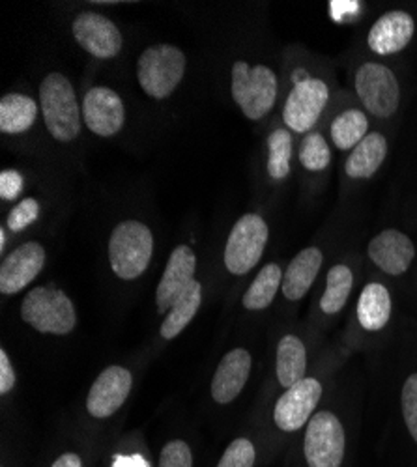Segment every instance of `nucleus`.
<instances>
[{
    "instance_id": "1",
    "label": "nucleus",
    "mask_w": 417,
    "mask_h": 467,
    "mask_svg": "<svg viewBox=\"0 0 417 467\" xmlns=\"http://www.w3.org/2000/svg\"><path fill=\"white\" fill-rule=\"evenodd\" d=\"M347 445L345 422L329 410L317 411L303 428L301 456L306 467H343Z\"/></svg>"
},
{
    "instance_id": "2",
    "label": "nucleus",
    "mask_w": 417,
    "mask_h": 467,
    "mask_svg": "<svg viewBox=\"0 0 417 467\" xmlns=\"http://www.w3.org/2000/svg\"><path fill=\"white\" fill-rule=\"evenodd\" d=\"M154 253L151 230L139 221H124L110 234L109 262L115 275L124 281L141 277Z\"/></svg>"
},
{
    "instance_id": "3",
    "label": "nucleus",
    "mask_w": 417,
    "mask_h": 467,
    "mask_svg": "<svg viewBox=\"0 0 417 467\" xmlns=\"http://www.w3.org/2000/svg\"><path fill=\"white\" fill-rule=\"evenodd\" d=\"M40 99L46 126L57 140L69 142L79 135L83 109H79L68 77L62 73H49L42 81Z\"/></svg>"
},
{
    "instance_id": "4",
    "label": "nucleus",
    "mask_w": 417,
    "mask_h": 467,
    "mask_svg": "<svg viewBox=\"0 0 417 467\" xmlns=\"http://www.w3.org/2000/svg\"><path fill=\"white\" fill-rule=\"evenodd\" d=\"M277 75L268 66H249L242 60L233 64V98L249 120H260L277 101Z\"/></svg>"
},
{
    "instance_id": "5",
    "label": "nucleus",
    "mask_w": 417,
    "mask_h": 467,
    "mask_svg": "<svg viewBox=\"0 0 417 467\" xmlns=\"http://www.w3.org/2000/svg\"><path fill=\"white\" fill-rule=\"evenodd\" d=\"M21 318L36 331L47 335H68L78 324L71 299L53 286L30 290L21 305Z\"/></svg>"
},
{
    "instance_id": "6",
    "label": "nucleus",
    "mask_w": 417,
    "mask_h": 467,
    "mask_svg": "<svg viewBox=\"0 0 417 467\" xmlns=\"http://www.w3.org/2000/svg\"><path fill=\"white\" fill-rule=\"evenodd\" d=\"M185 55L169 44L151 46L139 57L137 79L146 96L169 98L183 79Z\"/></svg>"
},
{
    "instance_id": "7",
    "label": "nucleus",
    "mask_w": 417,
    "mask_h": 467,
    "mask_svg": "<svg viewBox=\"0 0 417 467\" xmlns=\"http://www.w3.org/2000/svg\"><path fill=\"white\" fill-rule=\"evenodd\" d=\"M356 94L376 119H390L401 105V85L395 73L381 62H365L356 71Z\"/></svg>"
},
{
    "instance_id": "8",
    "label": "nucleus",
    "mask_w": 417,
    "mask_h": 467,
    "mask_svg": "<svg viewBox=\"0 0 417 467\" xmlns=\"http://www.w3.org/2000/svg\"><path fill=\"white\" fill-rule=\"evenodd\" d=\"M270 230L256 213H247L236 221L224 247V265L233 275H245L258 264L266 249Z\"/></svg>"
},
{
    "instance_id": "9",
    "label": "nucleus",
    "mask_w": 417,
    "mask_h": 467,
    "mask_svg": "<svg viewBox=\"0 0 417 467\" xmlns=\"http://www.w3.org/2000/svg\"><path fill=\"white\" fill-rule=\"evenodd\" d=\"M324 395V385L320 379L308 376L277 399L274 410V420L281 432L294 434L303 431L317 413V408Z\"/></svg>"
},
{
    "instance_id": "10",
    "label": "nucleus",
    "mask_w": 417,
    "mask_h": 467,
    "mask_svg": "<svg viewBox=\"0 0 417 467\" xmlns=\"http://www.w3.org/2000/svg\"><path fill=\"white\" fill-rule=\"evenodd\" d=\"M328 99L329 88L326 81L317 77H306L303 81L294 83L283 107L285 126L296 133H311L320 120Z\"/></svg>"
},
{
    "instance_id": "11",
    "label": "nucleus",
    "mask_w": 417,
    "mask_h": 467,
    "mask_svg": "<svg viewBox=\"0 0 417 467\" xmlns=\"http://www.w3.org/2000/svg\"><path fill=\"white\" fill-rule=\"evenodd\" d=\"M71 32L87 53L101 60L115 58L124 44L119 26L96 12H83L75 17Z\"/></svg>"
},
{
    "instance_id": "12",
    "label": "nucleus",
    "mask_w": 417,
    "mask_h": 467,
    "mask_svg": "<svg viewBox=\"0 0 417 467\" xmlns=\"http://www.w3.org/2000/svg\"><path fill=\"white\" fill-rule=\"evenodd\" d=\"M370 262L386 275L401 277L408 274L415 260V244L397 228H386L370 240L367 247Z\"/></svg>"
},
{
    "instance_id": "13",
    "label": "nucleus",
    "mask_w": 417,
    "mask_h": 467,
    "mask_svg": "<svg viewBox=\"0 0 417 467\" xmlns=\"http://www.w3.org/2000/svg\"><path fill=\"white\" fill-rule=\"evenodd\" d=\"M83 122L99 137L117 135L126 122L122 98L107 87L90 88L83 101Z\"/></svg>"
},
{
    "instance_id": "14",
    "label": "nucleus",
    "mask_w": 417,
    "mask_h": 467,
    "mask_svg": "<svg viewBox=\"0 0 417 467\" xmlns=\"http://www.w3.org/2000/svg\"><path fill=\"white\" fill-rule=\"evenodd\" d=\"M131 385L133 378L128 368L117 365L105 368L96 378L89 393V413L96 419H107L110 415H115L128 400V395L131 393Z\"/></svg>"
},
{
    "instance_id": "15",
    "label": "nucleus",
    "mask_w": 417,
    "mask_h": 467,
    "mask_svg": "<svg viewBox=\"0 0 417 467\" xmlns=\"http://www.w3.org/2000/svg\"><path fill=\"white\" fill-rule=\"evenodd\" d=\"M46 265V249L42 244L28 242L12 254H8L0 265V292L12 296L25 290Z\"/></svg>"
},
{
    "instance_id": "16",
    "label": "nucleus",
    "mask_w": 417,
    "mask_h": 467,
    "mask_svg": "<svg viewBox=\"0 0 417 467\" xmlns=\"http://www.w3.org/2000/svg\"><path fill=\"white\" fill-rule=\"evenodd\" d=\"M195 267L197 258L189 245H180L171 253L163 277L156 290V305L160 313H169L176 299L195 281Z\"/></svg>"
},
{
    "instance_id": "17",
    "label": "nucleus",
    "mask_w": 417,
    "mask_h": 467,
    "mask_svg": "<svg viewBox=\"0 0 417 467\" xmlns=\"http://www.w3.org/2000/svg\"><path fill=\"white\" fill-rule=\"evenodd\" d=\"M415 34V21L408 12L393 10L376 19L367 34V46L372 53L388 57L402 51Z\"/></svg>"
},
{
    "instance_id": "18",
    "label": "nucleus",
    "mask_w": 417,
    "mask_h": 467,
    "mask_svg": "<svg viewBox=\"0 0 417 467\" xmlns=\"http://www.w3.org/2000/svg\"><path fill=\"white\" fill-rule=\"evenodd\" d=\"M251 372V356L247 349L236 348L226 354L212 379V397L217 404H231L244 391Z\"/></svg>"
},
{
    "instance_id": "19",
    "label": "nucleus",
    "mask_w": 417,
    "mask_h": 467,
    "mask_svg": "<svg viewBox=\"0 0 417 467\" xmlns=\"http://www.w3.org/2000/svg\"><path fill=\"white\" fill-rule=\"evenodd\" d=\"M324 265V253L318 247H308L299 251L288 264L283 275V296L287 301H301L315 285Z\"/></svg>"
},
{
    "instance_id": "20",
    "label": "nucleus",
    "mask_w": 417,
    "mask_h": 467,
    "mask_svg": "<svg viewBox=\"0 0 417 467\" xmlns=\"http://www.w3.org/2000/svg\"><path fill=\"white\" fill-rule=\"evenodd\" d=\"M393 313V299L386 285L369 283L363 286L358 305H356V320L360 327L367 333H378L388 327Z\"/></svg>"
},
{
    "instance_id": "21",
    "label": "nucleus",
    "mask_w": 417,
    "mask_h": 467,
    "mask_svg": "<svg viewBox=\"0 0 417 467\" xmlns=\"http://www.w3.org/2000/svg\"><path fill=\"white\" fill-rule=\"evenodd\" d=\"M388 155V139L378 133L370 131L347 158L345 172L352 180H369L372 178L378 169L382 167Z\"/></svg>"
},
{
    "instance_id": "22",
    "label": "nucleus",
    "mask_w": 417,
    "mask_h": 467,
    "mask_svg": "<svg viewBox=\"0 0 417 467\" xmlns=\"http://www.w3.org/2000/svg\"><path fill=\"white\" fill-rule=\"evenodd\" d=\"M276 376L285 391L308 378V348L297 335H285L279 340L276 352Z\"/></svg>"
},
{
    "instance_id": "23",
    "label": "nucleus",
    "mask_w": 417,
    "mask_h": 467,
    "mask_svg": "<svg viewBox=\"0 0 417 467\" xmlns=\"http://www.w3.org/2000/svg\"><path fill=\"white\" fill-rule=\"evenodd\" d=\"M354 290V271L347 264H335L326 275V286L318 301V308L324 317H337L350 299Z\"/></svg>"
},
{
    "instance_id": "24",
    "label": "nucleus",
    "mask_w": 417,
    "mask_h": 467,
    "mask_svg": "<svg viewBox=\"0 0 417 467\" xmlns=\"http://www.w3.org/2000/svg\"><path fill=\"white\" fill-rule=\"evenodd\" d=\"M37 119V103L25 94H6L0 101V131L17 135L28 131Z\"/></svg>"
},
{
    "instance_id": "25",
    "label": "nucleus",
    "mask_w": 417,
    "mask_h": 467,
    "mask_svg": "<svg viewBox=\"0 0 417 467\" xmlns=\"http://www.w3.org/2000/svg\"><path fill=\"white\" fill-rule=\"evenodd\" d=\"M201 301H203V286L199 281H193L171 306L165 322L162 324V337L167 340L176 338L189 324H192V320L199 313Z\"/></svg>"
},
{
    "instance_id": "26",
    "label": "nucleus",
    "mask_w": 417,
    "mask_h": 467,
    "mask_svg": "<svg viewBox=\"0 0 417 467\" xmlns=\"http://www.w3.org/2000/svg\"><path fill=\"white\" fill-rule=\"evenodd\" d=\"M331 142L340 151H352L369 135V119L360 109L337 114L329 126Z\"/></svg>"
},
{
    "instance_id": "27",
    "label": "nucleus",
    "mask_w": 417,
    "mask_h": 467,
    "mask_svg": "<svg viewBox=\"0 0 417 467\" xmlns=\"http://www.w3.org/2000/svg\"><path fill=\"white\" fill-rule=\"evenodd\" d=\"M283 275L279 264L270 262L264 265L244 296V306L249 310L268 308L283 285Z\"/></svg>"
},
{
    "instance_id": "28",
    "label": "nucleus",
    "mask_w": 417,
    "mask_h": 467,
    "mask_svg": "<svg viewBox=\"0 0 417 467\" xmlns=\"http://www.w3.org/2000/svg\"><path fill=\"white\" fill-rule=\"evenodd\" d=\"M292 135L288 130H276L268 137V165L266 171L274 180H285L290 174Z\"/></svg>"
},
{
    "instance_id": "29",
    "label": "nucleus",
    "mask_w": 417,
    "mask_h": 467,
    "mask_svg": "<svg viewBox=\"0 0 417 467\" xmlns=\"http://www.w3.org/2000/svg\"><path fill=\"white\" fill-rule=\"evenodd\" d=\"M299 163L303 165V169H308L311 172H322L329 167L331 150L328 140L320 133L311 131L301 140Z\"/></svg>"
},
{
    "instance_id": "30",
    "label": "nucleus",
    "mask_w": 417,
    "mask_h": 467,
    "mask_svg": "<svg viewBox=\"0 0 417 467\" xmlns=\"http://www.w3.org/2000/svg\"><path fill=\"white\" fill-rule=\"evenodd\" d=\"M401 410L406 431L417 445V372L410 374L401 389Z\"/></svg>"
},
{
    "instance_id": "31",
    "label": "nucleus",
    "mask_w": 417,
    "mask_h": 467,
    "mask_svg": "<svg viewBox=\"0 0 417 467\" xmlns=\"http://www.w3.org/2000/svg\"><path fill=\"white\" fill-rule=\"evenodd\" d=\"M255 458H256L255 445L245 438H238L226 447L217 467H253Z\"/></svg>"
},
{
    "instance_id": "32",
    "label": "nucleus",
    "mask_w": 417,
    "mask_h": 467,
    "mask_svg": "<svg viewBox=\"0 0 417 467\" xmlns=\"http://www.w3.org/2000/svg\"><path fill=\"white\" fill-rule=\"evenodd\" d=\"M160 467H193L192 449L182 440L169 441L162 451Z\"/></svg>"
},
{
    "instance_id": "33",
    "label": "nucleus",
    "mask_w": 417,
    "mask_h": 467,
    "mask_svg": "<svg viewBox=\"0 0 417 467\" xmlns=\"http://www.w3.org/2000/svg\"><path fill=\"white\" fill-rule=\"evenodd\" d=\"M37 215H40V204L34 199H25L21 201L8 215V226L14 232H21L23 228H26L28 224H32Z\"/></svg>"
},
{
    "instance_id": "34",
    "label": "nucleus",
    "mask_w": 417,
    "mask_h": 467,
    "mask_svg": "<svg viewBox=\"0 0 417 467\" xmlns=\"http://www.w3.org/2000/svg\"><path fill=\"white\" fill-rule=\"evenodd\" d=\"M23 191V176L16 171H5L0 174V197L3 201H14Z\"/></svg>"
},
{
    "instance_id": "35",
    "label": "nucleus",
    "mask_w": 417,
    "mask_h": 467,
    "mask_svg": "<svg viewBox=\"0 0 417 467\" xmlns=\"http://www.w3.org/2000/svg\"><path fill=\"white\" fill-rule=\"evenodd\" d=\"M16 385V372L5 349H0V395H8Z\"/></svg>"
},
{
    "instance_id": "36",
    "label": "nucleus",
    "mask_w": 417,
    "mask_h": 467,
    "mask_svg": "<svg viewBox=\"0 0 417 467\" xmlns=\"http://www.w3.org/2000/svg\"><path fill=\"white\" fill-rule=\"evenodd\" d=\"M51 467H83V462H81V458L78 454L66 452Z\"/></svg>"
},
{
    "instance_id": "37",
    "label": "nucleus",
    "mask_w": 417,
    "mask_h": 467,
    "mask_svg": "<svg viewBox=\"0 0 417 467\" xmlns=\"http://www.w3.org/2000/svg\"><path fill=\"white\" fill-rule=\"evenodd\" d=\"M358 3H331V12L335 14V12H339V16L335 17L337 21H343V17H345V14L347 12H356L358 10Z\"/></svg>"
},
{
    "instance_id": "38",
    "label": "nucleus",
    "mask_w": 417,
    "mask_h": 467,
    "mask_svg": "<svg viewBox=\"0 0 417 467\" xmlns=\"http://www.w3.org/2000/svg\"><path fill=\"white\" fill-rule=\"evenodd\" d=\"M115 467H148V463L139 456H133V458H119Z\"/></svg>"
},
{
    "instance_id": "39",
    "label": "nucleus",
    "mask_w": 417,
    "mask_h": 467,
    "mask_svg": "<svg viewBox=\"0 0 417 467\" xmlns=\"http://www.w3.org/2000/svg\"><path fill=\"white\" fill-rule=\"evenodd\" d=\"M5 247H6V234L5 230H0V251H5Z\"/></svg>"
}]
</instances>
